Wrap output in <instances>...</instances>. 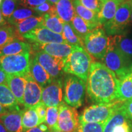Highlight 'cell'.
<instances>
[{
	"label": "cell",
	"instance_id": "1",
	"mask_svg": "<svg viewBox=\"0 0 132 132\" xmlns=\"http://www.w3.org/2000/svg\"><path fill=\"white\" fill-rule=\"evenodd\" d=\"M119 80L103 63L92 62L87 80V94L96 103H108L118 100Z\"/></svg>",
	"mask_w": 132,
	"mask_h": 132
},
{
	"label": "cell",
	"instance_id": "2",
	"mask_svg": "<svg viewBox=\"0 0 132 132\" xmlns=\"http://www.w3.org/2000/svg\"><path fill=\"white\" fill-rule=\"evenodd\" d=\"M92 64L91 56L85 48L75 46L71 53L64 59V72L87 82Z\"/></svg>",
	"mask_w": 132,
	"mask_h": 132
},
{
	"label": "cell",
	"instance_id": "3",
	"mask_svg": "<svg viewBox=\"0 0 132 132\" xmlns=\"http://www.w3.org/2000/svg\"><path fill=\"white\" fill-rule=\"evenodd\" d=\"M102 61L104 65L116 74L119 80L132 72V61L116 47L110 38L108 50Z\"/></svg>",
	"mask_w": 132,
	"mask_h": 132
},
{
	"label": "cell",
	"instance_id": "4",
	"mask_svg": "<svg viewBox=\"0 0 132 132\" xmlns=\"http://www.w3.org/2000/svg\"><path fill=\"white\" fill-rule=\"evenodd\" d=\"M123 103L116 100L108 103H96L87 107L79 116V123H106L114 112Z\"/></svg>",
	"mask_w": 132,
	"mask_h": 132
},
{
	"label": "cell",
	"instance_id": "5",
	"mask_svg": "<svg viewBox=\"0 0 132 132\" xmlns=\"http://www.w3.org/2000/svg\"><path fill=\"white\" fill-rule=\"evenodd\" d=\"M86 81L75 75H68L64 81V100L69 106L78 108L85 101Z\"/></svg>",
	"mask_w": 132,
	"mask_h": 132
},
{
	"label": "cell",
	"instance_id": "6",
	"mask_svg": "<svg viewBox=\"0 0 132 132\" xmlns=\"http://www.w3.org/2000/svg\"><path fill=\"white\" fill-rule=\"evenodd\" d=\"M131 11L130 4L127 0H124L119 6L114 16L103 25L107 35L113 36L126 34L131 24Z\"/></svg>",
	"mask_w": 132,
	"mask_h": 132
},
{
	"label": "cell",
	"instance_id": "7",
	"mask_svg": "<svg viewBox=\"0 0 132 132\" xmlns=\"http://www.w3.org/2000/svg\"><path fill=\"white\" fill-rule=\"evenodd\" d=\"M84 47L91 56L102 60L106 54L110 42V37L102 27L97 28L85 36Z\"/></svg>",
	"mask_w": 132,
	"mask_h": 132
},
{
	"label": "cell",
	"instance_id": "8",
	"mask_svg": "<svg viewBox=\"0 0 132 132\" xmlns=\"http://www.w3.org/2000/svg\"><path fill=\"white\" fill-rule=\"evenodd\" d=\"M30 53L5 56L0 54V70L7 75L25 76L30 72Z\"/></svg>",
	"mask_w": 132,
	"mask_h": 132
},
{
	"label": "cell",
	"instance_id": "9",
	"mask_svg": "<svg viewBox=\"0 0 132 132\" xmlns=\"http://www.w3.org/2000/svg\"><path fill=\"white\" fill-rule=\"evenodd\" d=\"M59 118L56 130L62 132H77L79 116L76 108L62 102L59 106Z\"/></svg>",
	"mask_w": 132,
	"mask_h": 132
},
{
	"label": "cell",
	"instance_id": "10",
	"mask_svg": "<svg viewBox=\"0 0 132 132\" xmlns=\"http://www.w3.org/2000/svg\"><path fill=\"white\" fill-rule=\"evenodd\" d=\"M103 132H132V120L128 116L123 103L105 123Z\"/></svg>",
	"mask_w": 132,
	"mask_h": 132
},
{
	"label": "cell",
	"instance_id": "11",
	"mask_svg": "<svg viewBox=\"0 0 132 132\" xmlns=\"http://www.w3.org/2000/svg\"><path fill=\"white\" fill-rule=\"evenodd\" d=\"M34 58L45 69L53 80L62 78L64 72V59L52 56L41 51L36 52Z\"/></svg>",
	"mask_w": 132,
	"mask_h": 132
},
{
	"label": "cell",
	"instance_id": "12",
	"mask_svg": "<svg viewBox=\"0 0 132 132\" xmlns=\"http://www.w3.org/2000/svg\"><path fill=\"white\" fill-rule=\"evenodd\" d=\"M62 78L53 80L50 84L42 88L41 102L47 107L57 106L62 102Z\"/></svg>",
	"mask_w": 132,
	"mask_h": 132
},
{
	"label": "cell",
	"instance_id": "13",
	"mask_svg": "<svg viewBox=\"0 0 132 132\" xmlns=\"http://www.w3.org/2000/svg\"><path fill=\"white\" fill-rule=\"evenodd\" d=\"M34 44H50V43H66L62 34H57L50 30L45 26L39 27L22 36Z\"/></svg>",
	"mask_w": 132,
	"mask_h": 132
},
{
	"label": "cell",
	"instance_id": "14",
	"mask_svg": "<svg viewBox=\"0 0 132 132\" xmlns=\"http://www.w3.org/2000/svg\"><path fill=\"white\" fill-rule=\"evenodd\" d=\"M26 85L23 96V105L26 109L36 106L41 102L42 87L32 78L30 72L24 76Z\"/></svg>",
	"mask_w": 132,
	"mask_h": 132
},
{
	"label": "cell",
	"instance_id": "15",
	"mask_svg": "<svg viewBox=\"0 0 132 132\" xmlns=\"http://www.w3.org/2000/svg\"><path fill=\"white\" fill-rule=\"evenodd\" d=\"M75 46L67 43L34 44L32 48L36 52H44L52 56L65 59L72 52Z\"/></svg>",
	"mask_w": 132,
	"mask_h": 132
},
{
	"label": "cell",
	"instance_id": "16",
	"mask_svg": "<svg viewBox=\"0 0 132 132\" xmlns=\"http://www.w3.org/2000/svg\"><path fill=\"white\" fill-rule=\"evenodd\" d=\"M23 110L20 109L9 111L0 116V120L9 132H23L22 126V116Z\"/></svg>",
	"mask_w": 132,
	"mask_h": 132
},
{
	"label": "cell",
	"instance_id": "17",
	"mask_svg": "<svg viewBox=\"0 0 132 132\" xmlns=\"http://www.w3.org/2000/svg\"><path fill=\"white\" fill-rule=\"evenodd\" d=\"M6 85L9 86L19 103L23 105V96L26 85L24 76L7 75Z\"/></svg>",
	"mask_w": 132,
	"mask_h": 132
},
{
	"label": "cell",
	"instance_id": "18",
	"mask_svg": "<svg viewBox=\"0 0 132 132\" xmlns=\"http://www.w3.org/2000/svg\"><path fill=\"white\" fill-rule=\"evenodd\" d=\"M124 0H111L102 2L100 12L97 14L99 23L102 26L113 19L119 6Z\"/></svg>",
	"mask_w": 132,
	"mask_h": 132
},
{
	"label": "cell",
	"instance_id": "19",
	"mask_svg": "<svg viewBox=\"0 0 132 132\" xmlns=\"http://www.w3.org/2000/svg\"><path fill=\"white\" fill-rule=\"evenodd\" d=\"M73 4L75 14L86 21L92 28L102 27L99 23L97 14L82 6L80 0H73Z\"/></svg>",
	"mask_w": 132,
	"mask_h": 132
},
{
	"label": "cell",
	"instance_id": "20",
	"mask_svg": "<svg viewBox=\"0 0 132 132\" xmlns=\"http://www.w3.org/2000/svg\"><path fill=\"white\" fill-rule=\"evenodd\" d=\"M30 73L34 80L42 88L50 84L53 80L49 73L34 57L31 60Z\"/></svg>",
	"mask_w": 132,
	"mask_h": 132
},
{
	"label": "cell",
	"instance_id": "21",
	"mask_svg": "<svg viewBox=\"0 0 132 132\" xmlns=\"http://www.w3.org/2000/svg\"><path fill=\"white\" fill-rule=\"evenodd\" d=\"M43 16H31L18 23L15 25V29L19 35L23 36L39 27L44 26Z\"/></svg>",
	"mask_w": 132,
	"mask_h": 132
},
{
	"label": "cell",
	"instance_id": "22",
	"mask_svg": "<svg viewBox=\"0 0 132 132\" xmlns=\"http://www.w3.org/2000/svg\"><path fill=\"white\" fill-rule=\"evenodd\" d=\"M31 50V45L28 43L23 42L19 39H15L0 50V54L2 55L10 56L30 53Z\"/></svg>",
	"mask_w": 132,
	"mask_h": 132
},
{
	"label": "cell",
	"instance_id": "23",
	"mask_svg": "<svg viewBox=\"0 0 132 132\" xmlns=\"http://www.w3.org/2000/svg\"><path fill=\"white\" fill-rule=\"evenodd\" d=\"M57 14L64 22L70 23L75 16L73 0H59L55 5Z\"/></svg>",
	"mask_w": 132,
	"mask_h": 132
},
{
	"label": "cell",
	"instance_id": "24",
	"mask_svg": "<svg viewBox=\"0 0 132 132\" xmlns=\"http://www.w3.org/2000/svg\"><path fill=\"white\" fill-rule=\"evenodd\" d=\"M19 102L6 84L0 85V104L9 111L20 109Z\"/></svg>",
	"mask_w": 132,
	"mask_h": 132
},
{
	"label": "cell",
	"instance_id": "25",
	"mask_svg": "<svg viewBox=\"0 0 132 132\" xmlns=\"http://www.w3.org/2000/svg\"><path fill=\"white\" fill-rule=\"evenodd\" d=\"M110 38L116 47L132 61V38L127 34L110 36Z\"/></svg>",
	"mask_w": 132,
	"mask_h": 132
},
{
	"label": "cell",
	"instance_id": "26",
	"mask_svg": "<svg viewBox=\"0 0 132 132\" xmlns=\"http://www.w3.org/2000/svg\"><path fill=\"white\" fill-rule=\"evenodd\" d=\"M132 100V72L119 80L118 100L125 102Z\"/></svg>",
	"mask_w": 132,
	"mask_h": 132
},
{
	"label": "cell",
	"instance_id": "27",
	"mask_svg": "<svg viewBox=\"0 0 132 132\" xmlns=\"http://www.w3.org/2000/svg\"><path fill=\"white\" fill-rule=\"evenodd\" d=\"M44 26L57 34H62L64 21L57 14H46L44 16Z\"/></svg>",
	"mask_w": 132,
	"mask_h": 132
},
{
	"label": "cell",
	"instance_id": "28",
	"mask_svg": "<svg viewBox=\"0 0 132 132\" xmlns=\"http://www.w3.org/2000/svg\"><path fill=\"white\" fill-rule=\"evenodd\" d=\"M40 124V120L35 107L23 110L22 116V126L24 130L39 126Z\"/></svg>",
	"mask_w": 132,
	"mask_h": 132
},
{
	"label": "cell",
	"instance_id": "29",
	"mask_svg": "<svg viewBox=\"0 0 132 132\" xmlns=\"http://www.w3.org/2000/svg\"><path fill=\"white\" fill-rule=\"evenodd\" d=\"M70 24L73 28L75 32L82 40H84L85 36L88 33H89L90 31L94 29L92 28L86 21H85L80 16L77 15V14H75V16H73V19H72Z\"/></svg>",
	"mask_w": 132,
	"mask_h": 132
},
{
	"label": "cell",
	"instance_id": "30",
	"mask_svg": "<svg viewBox=\"0 0 132 132\" xmlns=\"http://www.w3.org/2000/svg\"><path fill=\"white\" fill-rule=\"evenodd\" d=\"M38 14L34 9L31 8L22 7L17 8L14 11L13 14L11 15L7 21L9 24L15 26L18 23L26 19H28L31 16H37Z\"/></svg>",
	"mask_w": 132,
	"mask_h": 132
},
{
	"label": "cell",
	"instance_id": "31",
	"mask_svg": "<svg viewBox=\"0 0 132 132\" xmlns=\"http://www.w3.org/2000/svg\"><path fill=\"white\" fill-rule=\"evenodd\" d=\"M62 35L66 41V43L69 45L84 47L83 40L79 37V36L75 32L73 28L69 23H64V30Z\"/></svg>",
	"mask_w": 132,
	"mask_h": 132
},
{
	"label": "cell",
	"instance_id": "32",
	"mask_svg": "<svg viewBox=\"0 0 132 132\" xmlns=\"http://www.w3.org/2000/svg\"><path fill=\"white\" fill-rule=\"evenodd\" d=\"M19 36L15 29L9 26H4L0 28V50L12 41L18 39Z\"/></svg>",
	"mask_w": 132,
	"mask_h": 132
},
{
	"label": "cell",
	"instance_id": "33",
	"mask_svg": "<svg viewBox=\"0 0 132 132\" xmlns=\"http://www.w3.org/2000/svg\"><path fill=\"white\" fill-rule=\"evenodd\" d=\"M59 118V108L57 106L47 107L45 123L50 130H56Z\"/></svg>",
	"mask_w": 132,
	"mask_h": 132
},
{
	"label": "cell",
	"instance_id": "34",
	"mask_svg": "<svg viewBox=\"0 0 132 132\" xmlns=\"http://www.w3.org/2000/svg\"><path fill=\"white\" fill-rule=\"evenodd\" d=\"M19 1L15 0H3L1 5V9L3 17L6 20H8L13 13L17 9Z\"/></svg>",
	"mask_w": 132,
	"mask_h": 132
},
{
	"label": "cell",
	"instance_id": "35",
	"mask_svg": "<svg viewBox=\"0 0 132 132\" xmlns=\"http://www.w3.org/2000/svg\"><path fill=\"white\" fill-rule=\"evenodd\" d=\"M105 125L102 123H79L77 132H103Z\"/></svg>",
	"mask_w": 132,
	"mask_h": 132
},
{
	"label": "cell",
	"instance_id": "36",
	"mask_svg": "<svg viewBox=\"0 0 132 132\" xmlns=\"http://www.w3.org/2000/svg\"><path fill=\"white\" fill-rule=\"evenodd\" d=\"M33 9L39 16H44L46 14H57L55 5L52 4L48 1L34 8Z\"/></svg>",
	"mask_w": 132,
	"mask_h": 132
},
{
	"label": "cell",
	"instance_id": "37",
	"mask_svg": "<svg viewBox=\"0 0 132 132\" xmlns=\"http://www.w3.org/2000/svg\"><path fill=\"white\" fill-rule=\"evenodd\" d=\"M82 6L98 14L101 9L102 2L100 0H80Z\"/></svg>",
	"mask_w": 132,
	"mask_h": 132
},
{
	"label": "cell",
	"instance_id": "38",
	"mask_svg": "<svg viewBox=\"0 0 132 132\" xmlns=\"http://www.w3.org/2000/svg\"><path fill=\"white\" fill-rule=\"evenodd\" d=\"M34 107H35L36 113H37L38 117H39L40 124L44 122H45L47 107L46 106L44 103H42V102L37 104V105Z\"/></svg>",
	"mask_w": 132,
	"mask_h": 132
},
{
	"label": "cell",
	"instance_id": "39",
	"mask_svg": "<svg viewBox=\"0 0 132 132\" xmlns=\"http://www.w3.org/2000/svg\"><path fill=\"white\" fill-rule=\"evenodd\" d=\"M46 2H48V0H20L19 1V4L23 7L34 9Z\"/></svg>",
	"mask_w": 132,
	"mask_h": 132
},
{
	"label": "cell",
	"instance_id": "40",
	"mask_svg": "<svg viewBox=\"0 0 132 132\" xmlns=\"http://www.w3.org/2000/svg\"><path fill=\"white\" fill-rule=\"evenodd\" d=\"M123 106L128 116L132 120V100L123 102Z\"/></svg>",
	"mask_w": 132,
	"mask_h": 132
},
{
	"label": "cell",
	"instance_id": "41",
	"mask_svg": "<svg viewBox=\"0 0 132 132\" xmlns=\"http://www.w3.org/2000/svg\"><path fill=\"white\" fill-rule=\"evenodd\" d=\"M7 75L3 70H0V85L6 84Z\"/></svg>",
	"mask_w": 132,
	"mask_h": 132
},
{
	"label": "cell",
	"instance_id": "42",
	"mask_svg": "<svg viewBox=\"0 0 132 132\" xmlns=\"http://www.w3.org/2000/svg\"><path fill=\"white\" fill-rule=\"evenodd\" d=\"M23 132H50V131H42V130L37 126V127H34V128H29V129L24 130Z\"/></svg>",
	"mask_w": 132,
	"mask_h": 132
},
{
	"label": "cell",
	"instance_id": "43",
	"mask_svg": "<svg viewBox=\"0 0 132 132\" xmlns=\"http://www.w3.org/2000/svg\"><path fill=\"white\" fill-rule=\"evenodd\" d=\"M6 25V20L3 17L2 12H1V6H0V28Z\"/></svg>",
	"mask_w": 132,
	"mask_h": 132
},
{
	"label": "cell",
	"instance_id": "44",
	"mask_svg": "<svg viewBox=\"0 0 132 132\" xmlns=\"http://www.w3.org/2000/svg\"><path fill=\"white\" fill-rule=\"evenodd\" d=\"M9 112V110L7 108H4L1 104H0V116L2 115H4Z\"/></svg>",
	"mask_w": 132,
	"mask_h": 132
},
{
	"label": "cell",
	"instance_id": "45",
	"mask_svg": "<svg viewBox=\"0 0 132 132\" xmlns=\"http://www.w3.org/2000/svg\"><path fill=\"white\" fill-rule=\"evenodd\" d=\"M38 127H39L40 128L42 131H50V129L48 128V127L47 125L44 124V123H41V124L39 125Z\"/></svg>",
	"mask_w": 132,
	"mask_h": 132
},
{
	"label": "cell",
	"instance_id": "46",
	"mask_svg": "<svg viewBox=\"0 0 132 132\" xmlns=\"http://www.w3.org/2000/svg\"><path fill=\"white\" fill-rule=\"evenodd\" d=\"M0 132H9L3 125V123L1 122V120H0Z\"/></svg>",
	"mask_w": 132,
	"mask_h": 132
},
{
	"label": "cell",
	"instance_id": "47",
	"mask_svg": "<svg viewBox=\"0 0 132 132\" xmlns=\"http://www.w3.org/2000/svg\"><path fill=\"white\" fill-rule=\"evenodd\" d=\"M59 0H48V1L50 2V3H52L53 4H56V3L58 2Z\"/></svg>",
	"mask_w": 132,
	"mask_h": 132
},
{
	"label": "cell",
	"instance_id": "48",
	"mask_svg": "<svg viewBox=\"0 0 132 132\" xmlns=\"http://www.w3.org/2000/svg\"><path fill=\"white\" fill-rule=\"evenodd\" d=\"M127 2L128 3V4H130V7H131V9H132V0H127Z\"/></svg>",
	"mask_w": 132,
	"mask_h": 132
},
{
	"label": "cell",
	"instance_id": "49",
	"mask_svg": "<svg viewBox=\"0 0 132 132\" xmlns=\"http://www.w3.org/2000/svg\"><path fill=\"white\" fill-rule=\"evenodd\" d=\"M130 20H131V24H132V9L131 11V16H130Z\"/></svg>",
	"mask_w": 132,
	"mask_h": 132
},
{
	"label": "cell",
	"instance_id": "50",
	"mask_svg": "<svg viewBox=\"0 0 132 132\" xmlns=\"http://www.w3.org/2000/svg\"><path fill=\"white\" fill-rule=\"evenodd\" d=\"M50 132H62V131H57V130H50Z\"/></svg>",
	"mask_w": 132,
	"mask_h": 132
},
{
	"label": "cell",
	"instance_id": "51",
	"mask_svg": "<svg viewBox=\"0 0 132 132\" xmlns=\"http://www.w3.org/2000/svg\"><path fill=\"white\" fill-rule=\"evenodd\" d=\"M100 1H101L102 2H103V1H111V0H100Z\"/></svg>",
	"mask_w": 132,
	"mask_h": 132
},
{
	"label": "cell",
	"instance_id": "52",
	"mask_svg": "<svg viewBox=\"0 0 132 132\" xmlns=\"http://www.w3.org/2000/svg\"><path fill=\"white\" fill-rule=\"evenodd\" d=\"M2 1H3V0H0V5H1V3H2Z\"/></svg>",
	"mask_w": 132,
	"mask_h": 132
},
{
	"label": "cell",
	"instance_id": "53",
	"mask_svg": "<svg viewBox=\"0 0 132 132\" xmlns=\"http://www.w3.org/2000/svg\"><path fill=\"white\" fill-rule=\"evenodd\" d=\"M15 1H20V0H15Z\"/></svg>",
	"mask_w": 132,
	"mask_h": 132
}]
</instances>
